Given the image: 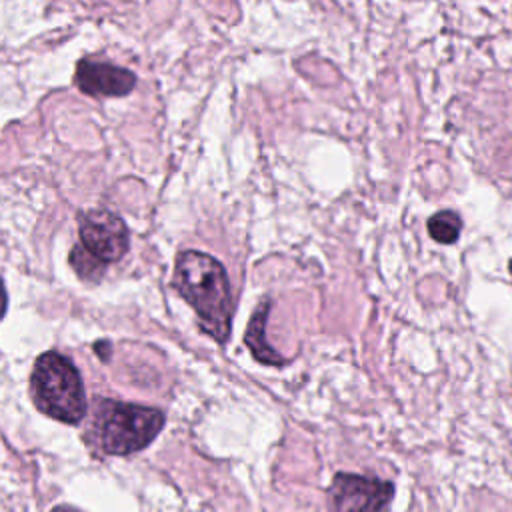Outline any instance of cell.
<instances>
[{"label": "cell", "mask_w": 512, "mask_h": 512, "mask_svg": "<svg viewBox=\"0 0 512 512\" xmlns=\"http://www.w3.org/2000/svg\"><path fill=\"white\" fill-rule=\"evenodd\" d=\"M174 286L200 316L202 328L218 342H226L232 320V292L224 266L196 250H186L176 260Z\"/></svg>", "instance_id": "6da1fadb"}, {"label": "cell", "mask_w": 512, "mask_h": 512, "mask_svg": "<svg viewBox=\"0 0 512 512\" xmlns=\"http://www.w3.org/2000/svg\"><path fill=\"white\" fill-rule=\"evenodd\" d=\"M36 406L66 424H78L86 414V396L76 366L58 352L42 354L32 370Z\"/></svg>", "instance_id": "7a4b0ae2"}, {"label": "cell", "mask_w": 512, "mask_h": 512, "mask_svg": "<svg viewBox=\"0 0 512 512\" xmlns=\"http://www.w3.org/2000/svg\"><path fill=\"white\" fill-rule=\"evenodd\" d=\"M164 426V414L156 408L104 400L96 412L94 430L108 454H132L148 446Z\"/></svg>", "instance_id": "3957f363"}, {"label": "cell", "mask_w": 512, "mask_h": 512, "mask_svg": "<svg viewBox=\"0 0 512 512\" xmlns=\"http://www.w3.org/2000/svg\"><path fill=\"white\" fill-rule=\"evenodd\" d=\"M394 498V484L374 476L340 472L328 490L330 512H386Z\"/></svg>", "instance_id": "277c9868"}, {"label": "cell", "mask_w": 512, "mask_h": 512, "mask_svg": "<svg viewBox=\"0 0 512 512\" xmlns=\"http://www.w3.org/2000/svg\"><path fill=\"white\" fill-rule=\"evenodd\" d=\"M82 248L102 264L120 260L130 246L128 228L110 210H92L80 222Z\"/></svg>", "instance_id": "5b68a950"}, {"label": "cell", "mask_w": 512, "mask_h": 512, "mask_svg": "<svg viewBox=\"0 0 512 512\" xmlns=\"http://www.w3.org/2000/svg\"><path fill=\"white\" fill-rule=\"evenodd\" d=\"M74 82L90 96H122L134 88L136 76L126 68L108 62L80 60Z\"/></svg>", "instance_id": "8992f818"}, {"label": "cell", "mask_w": 512, "mask_h": 512, "mask_svg": "<svg viewBox=\"0 0 512 512\" xmlns=\"http://www.w3.org/2000/svg\"><path fill=\"white\" fill-rule=\"evenodd\" d=\"M268 310L270 304L262 302L258 306V310L252 314L250 326L246 330V344L250 346L252 354L256 356V360L264 362V364H272V366H280L284 364V358L266 342V318H268Z\"/></svg>", "instance_id": "52a82bcc"}, {"label": "cell", "mask_w": 512, "mask_h": 512, "mask_svg": "<svg viewBox=\"0 0 512 512\" xmlns=\"http://www.w3.org/2000/svg\"><path fill=\"white\" fill-rule=\"evenodd\" d=\"M462 232V220L452 210H440L428 218V234L438 244H454Z\"/></svg>", "instance_id": "ba28073f"}, {"label": "cell", "mask_w": 512, "mask_h": 512, "mask_svg": "<svg viewBox=\"0 0 512 512\" xmlns=\"http://www.w3.org/2000/svg\"><path fill=\"white\" fill-rule=\"evenodd\" d=\"M72 264L76 268V272L82 276V278H90V280H96L102 276L106 264H102L100 260H96L92 254H88L82 246H76L72 250Z\"/></svg>", "instance_id": "9c48e42d"}, {"label": "cell", "mask_w": 512, "mask_h": 512, "mask_svg": "<svg viewBox=\"0 0 512 512\" xmlns=\"http://www.w3.org/2000/svg\"><path fill=\"white\" fill-rule=\"evenodd\" d=\"M6 290H4V284H2V278H0V318L4 316V312H6Z\"/></svg>", "instance_id": "30bf717a"}, {"label": "cell", "mask_w": 512, "mask_h": 512, "mask_svg": "<svg viewBox=\"0 0 512 512\" xmlns=\"http://www.w3.org/2000/svg\"><path fill=\"white\" fill-rule=\"evenodd\" d=\"M52 512H80V510L72 508V506H56Z\"/></svg>", "instance_id": "8fae6325"}, {"label": "cell", "mask_w": 512, "mask_h": 512, "mask_svg": "<svg viewBox=\"0 0 512 512\" xmlns=\"http://www.w3.org/2000/svg\"><path fill=\"white\" fill-rule=\"evenodd\" d=\"M508 272H510V274H512V260H510V262H508Z\"/></svg>", "instance_id": "7c38bea8"}]
</instances>
